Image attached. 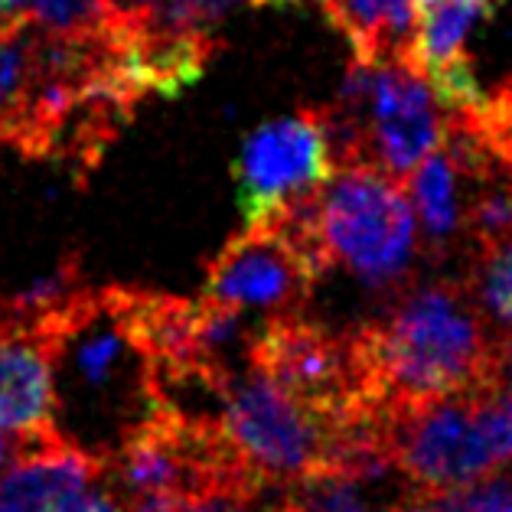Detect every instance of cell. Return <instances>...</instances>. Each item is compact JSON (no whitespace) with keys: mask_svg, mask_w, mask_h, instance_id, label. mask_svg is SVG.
Masks as SVG:
<instances>
[{"mask_svg":"<svg viewBox=\"0 0 512 512\" xmlns=\"http://www.w3.org/2000/svg\"><path fill=\"white\" fill-rule=\"evenodd\" d=\"M219 424L239 457L271 486L333 470L340 424L301 405L252 366L245 376L229 379Z\"/></svg>","mask_w":512,"mask_h":512,"instance_id":"277c9868","label":"cell"},{"mask_svg":"<svg viewBox=\"0 0 512 512\" xmlns=\"http://www.w3.org/2000/svg\"><path fill=\"white\" fill-rule=\"evenodd\" d=\"M252 7H271V4H294V0H248Z\"/></svg>","mask_w":512,"mask_h":512,"instance_id":"44dd1931","label":"cell"},{"mask_svg":"<svg viewBox=\"0 0 512 512\" xmlns=\"http://www.w3.org/2000/svg\"><path fill=\"white\" fill-rule=\"evenodd\" d=\"M336 167L372 164L402 180L444 141L447 118L418 72L398 62H349L340 102L327 108Z\"/></svg>","mask_w":512,"mask_h":512,"instance_id":"3957f363","label":"cell"},{"mask_svg":"<svg viewBox=\"0 0 512 512\" xmlns=\"http://www.w3.org/2000/svg\"><path fill=\"white\" fill-rule=\"evenodd\" d=\"M385 444L408 486L447 490L503 470L486 434L483 385L424 405L385 411Z\"/></svg>","mask_w":512,"mask_h":512,"instance_id":"8992f818","label":"cell"},{"mask_svg":"<svg viewBox=\"0 0 512 512\" xmlns=\"http://www.w3.org/2000/svg\"><path fill=\"white\" fill-rule=\"evenodd\" d=\"M333 170L327 108H301L297 115L265 121L245 137L232 164L245 229L274 222L284 209L317 193Z\"/></svg>","mask_w":512,"mask_h":512,"instance_id":"52a82bcc","label":"cell"},{"mask_svg":"<svg viewBox=\"0 0 512 512\" xmlns=\"http://www.w3.org/2000/svg\"><path fill=\"white\" fill-rule=\"evenodd\" d=\"M490 385H496L499 392H506L512 398V336H496Z\"/></svg>","mask_w":512,"mask_h":512,"instance_id":"ffe728a7","label":"cell"},{"mask_svg":"<svg viewBox=\"0 0 512 512\" xmlns=\"http://www.w3.org/2000/svg\"><path fill=\"white\" fill-rule=\"evenodd\" d=\"M353 343L376 405L392 411L486 385L496 336L467 281H434L353 330Z\"/></svg>","mask_w":512,"mask_h":512,"instance_id":"6da1fadb","label":"cell"},{"mask_svg":"<svg viewBox=\"0 0 512 512\" xmlns=\"http://www.w3.org/2000/svg\"><path fill=\"white\" fill-rule=\"evenodd\" d=\"M105 473L108 454L53 431L0 473V512H49L59 496L102 480Z\"/></svg>","mask_w":512,"mask_h":512,"instance_id":"30bf717a","label":"cell"},{"mask_svg":"<svg viewBox=\"0 0 512 512\" xmlns=\"http://www.w3.org/2000/svg\"><path fill=\"white\" fill-rule=\"evenodd\" d=\"M317 261L278 222L242 229L219 248L206 265L203 297L222 307L268 310V314H301L320 281Z\"/></svg>","mask_w":512,"mask_h":512,"instance_id":"ba28073f","label":"cell"},{"mask_svg":"<svg viewBox=\"0 0 512 512\" xmlns=\"http://www.w3.org/2000/svg\"><path fill=\"white\" fill-rule=\"evenodd\" d=\"M49 512H124L121 503L115 499V493L105 490V486L95 483H85L79 490H69L66 496H59Z\"/></svg>","mask_w":512,"mask_h":512,"instance_id":"d6986e66","label":"cell"},{"mask_svg":"<svg viewBox=\"0 0 512 512\" xmlns=\"http://www.w3.org/2000/svg\"><path fill=\"white\" fill-rule=\"evenodd\" d=\"M40 85V27L0 33V144L20 147Z\"/></svg>","mask_w":512,"mask_h":512,"instance_id":"7c38bea8","label":"cell"},{"mask_svg":"<svg viewBox=\"0 0 512 512\" xmlns=\"http://www.w3.org/2000/svg\"><path fill=\"white\" fill-rule=\"evenodd\" d=\"M265 490H206L196 496L134 499L131 512H284L278 503H261Z\"/></svg>","mask_w":512,"mask_h":512,"instance_id":"5bb4252c","label":"cell"},{"mask_svg":"<svg viewBox=\"0 0 512 512\" xmlns=\"http://www.w3.org/2000/svg\"><path fill=\"white\" fill-rule=\"evenodd\" d=\"M460 229L470 235L473 248L503 242L512 235V183H496L473 199Z\"/></svg>","mask_w":512,"mask_h":512,"instance_id":"2e32d148","label":"cell"},{"mask_svg":"<svg viewBox=\"0 0 512 512\" xmlns=\"http://www.w3.org/2000/svg\"><path fill=\"white\" fill-rule=\"evenodd\" d=\"M56 405L53 346L36 330L0 327V431L53 434L59 431Z\"/></svg>","mask_w":512,"mask_h":512,"instance_id":"9c48e42d","label":"cell"},{"mask_svg":"<svg viewBox=\"0 0 512 512\" xmlns=\"http://www.w3.org/2000/svg\"><path fill=\"white\" fill-rule=\"evenodd\" d=\"M470 291L480 310H486L499 327L512 330V235L503 242L473 248Z\"/></svg>","mask_w":512,"mask_h":512,"instance_id":"4fadbf2b","label":"cell"},{"mask_svg":"<svg viewBox=\"0 0 512 512\" xmlns=\"http://www.w3.org/2000/svg\"><path fill=\"white\" fill-rule=\"evenodd\" d=\"M239 0H160L151 14V23L164 30H199L216 33V27L226 20Z\"/></svg>","mask_w":512,"mask_h":512,"instance_id":"e0dca14e","label":"cell"},{"mask_svg":"<svg viewBox=\"0 0 512 512\" xmlns=\"http://www.w3.org/2000/svg\"><path fill=\"white\" fill-rule=\"evenodd\" d=\"M36 27L62 36H105L102 0H27Z\"/></svg>","mask_w":512,"mask_h":512,"instance_id":"9a60e30c","label":"cell"},{"mask_svg":"<svg viewBox=\"0 0 512 512\" xmlns=\"http://www.w3.org/2000/svg\"><path fill=\"white\" fill-rule=\"evenodd\" d=\"M356 62H398L415 72L418 17L411 0H317Z\"/></svg>","mask_w":512,"mask_h":512,"instance_id":"8fae6325","label":"cell"},{"mask_svg":"<svg viewBox=\"0 0 512 512\" xmlns=\"http://www.w3.org/2000/svg\"><path fill=\"white\" fill-rule=\"evenodd\" d=\"M320 271L346 268L362 284L389 287L418 252V219L402 180L372 164H343L317 193L278 219Z\"/></svg>","mask_w":512,"mask_h":512,"instance_id":"7a4b0ae2","label":"cell"},{"mask_svg":"<svg viewBox=\"0 0 512 512\" xmlns=\"http://www.w3.org/2000/svg\"><path fill=\"white\" fill-rule=\"evenodd\" d=\"M248 366L333 421L382 411L369 392L353 333H330L301 314L271 317L248 343Z\"/></svg>","mask_w":512,"mask_h":512,"instance_id":"5b68a950","label":"cell"},{"mask_svg":"<svg viewBox=\"0 0 512 512\" xmlns=\"http://www.w3.org/2000/svg\"><path fill=\"white\" fill-rule=\"evenodd\" d=\"M160 0H102L105 7V40H121L134 30H141L151 14L157 10Z\"/></svg>","mask_w":512,"mask_h":512,"instance_id":"ac0fdd59","label":"cell"}]
</instances>
